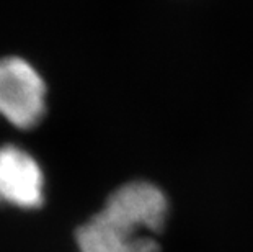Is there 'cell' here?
Segmentation results:
<instances>
[{"label": "cell", "mask_w": 253, "mask_h": 252, "mask_svg": "<svg viewBox=\"0 0 253 252\" xmlns=\"http://www.w3.org/2000/svg\"><path fill=\"white\" fill-rule=\"evenodd\" d=\"M169 213V198L159 185L127 182L75 231L79 252H160Z\"/></svg>", "instance_id": "6da1fadb"}, {"label": "cell", "mask_w": 253, "mask_h": 252, "mask_svg": "<svg viewBox=\"0 0 253 252\" xmlns=\"http://www.w3.org/2000/svg\"><path fill=\"white\" fill-rule=\"evenodd\" d=\"M46 84L28 61L0 57V116L20 130L35 128L46 113Z\"/></svg>", "instance_id": "7a4b0ae2"}, {"label": "cell", "mask_w": 253, "mask_h": 252, "mask_svg": "<svg viewBox=\"0 0 253 252\" xmlns=\"http://www.w3.org/2000/svg\"><path fill=\"white\" fill-rule=\"evenodd\" d=\"M44 174L40 162L17 144L0 146V205L38 210L44 203Z\"/></svg>", "instance_id": "3957f363"}]
</instances>
